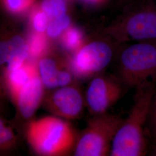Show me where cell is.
Instances as JSON below:
<instances>
[{"label":"cell","instance_id":"1","mask_svg":"<svg viewBox=\"0 0 156 156\" xmlns=\"http://www.w3.org/2000/svg\"><path fill=\"white\" fill-rule=\"evenodd\" d=\"M156 83L138 87L128 117L117 131L112 145L110 156H144L149 150L147 123L151 100Z\"/></svg>","mask_w":156,"mask_h":156},{"label":"cell","instance_id":"2","mask_svg":"<svg viewBox=\"0 0 156 156\" xmlns=\"http://www.w3.org/2000/svg\"><path fill=\"white\" fill-rule=\"evenodd\" d=\"M117 70L127 89L156 83V42H136L123 48Z\"/></svg>","mask_w":156,"mask_h":156},{"label":"cell","instance_id":"3","mask_svg":"<svg viewBox=\"0 0 156 156\" xmlns=\"http://www.w3.org/2000/svg\"><path fill=\"white\" fill-rule=\"evenodd\" d=\"M120 20L106 29L117 42H156V0H133Z\"/></svg>","mask_w":156,"mask_h":156},{"label":"cell","instance_id":"4","mask_svg":"<svg viewBox=\"0 0 156 156\" xmlns=\"http://www.w3.org/2000/svg\"><path fill=\"white\" fill-rule=\"evenodd\" d=\"M27 136L33 149L41 156H62L76 144L70 124L55 116L42 117L31 122Z\"/></svg>","mask_w":156,"mask_h":156},{"label":"cell","instance_id":"5","mask_svg":"<svg viewBox=\"0 0 156 156\" xmlns=\"http://www.w3.org/2000/svg\"><path fill=\"white\" fill-rule=\"evenodd\" d=\"M124 119L108 112L94 115L79 138L74 155L104 156L110 154L113 139Z\"/></svg>","mask_w":156,"mask_h":156},{"label":"cell","instance_id":"6","mask_svg":"<svg viewBox=\"0 0 156 156\" xmlns=\"http://www.w3.org/2000/svg\"><path fill=\"white\" fill-rule=\"evenodd\" d=\"M100 73L92 79L86 94V104L93 115L106 113L128 89L118 77Z\"/></svg>","mask_w":156,"mask_h":156},{"label":"cell","instance_id":"7","mask_svg":"<svg viewBox=\"0 0 156 156\" xmlns=\"http://www.w3.org/2000/svg\"><path fill=\"white\" fill-rule=\"evenodd\" d=\"M114 49L106 40L92 42L79 50L73 58V68L80 75L98 74L111 62Z\"/></svg>","mask_w":156,"mask_h":156},{"label":"cell","instance_id":"8","mask_svg":"<svg viewBox=\"0 0 156 156\" xmlns=\"http://www.w3.org/2000/svg\"><path fill=\"white\" fill-rule=\"evenodd\" d=\"M42 104L47 111L56 116L76 119L83 109V97L76 86L68 84L46 95Z\"/></svg>","mask_w":156,"mask_h":156},{"label":"cell","instance_id":"9","mask_svg":"<svg viewBox=\"0 0 156 156\" xmlns=\"http://www.w3.org/2000/svg\"><path fill=\"white\" fill-rule=\"evenodd\" d=\"M44 88L38 73L19 91L14 100L16 102L19 112L24 119L33 117L43 102Z\"/></svg>","mask_w":156,"mask_h":156},{"label":"cell","instance_id":"10","mask_svg":"<svg viewBox=\"0 0 156 156\" xmlns=\"http://www.w3.org/2000/svg\"><path fill=\"white\" fill-rule=\"evenodd\" d=\"M38 71L45 88L56 89L71 83L72 76L50 57H43L38 64Z\"/></svg>","mask_w":156,"mask_h":156},{"label":"cell","instance_id":"11","mask_svg":"<svg viewBox=\"0 0 156 156\" xmlns=\"http://www.w3.org/2000/svg\"><path fill=\"white\" fill-rule=\"evenodd\" d=\"M38 73L37 67L30 63H24L16 70L6 73L7 86L13 99L23 87Z\"/></svg>","mask_w":156,"mask_h":156},{"label":"cell","instance_id":"12","mask_svg":"<svg viewBox=\"0 0 156 156\" xmlns=\"http://www.w3.org/2000/svg\"><path fill=\"white\" fill-rule=\"evenodd\" d=\"M26 42L20 36H15L11 39L1 42L0 62L1 65L6 63L16 52L19 50Z\"/></svg>","mask_w":156,"mask_h":156},{"label":"cell","instance_id":"13","mask_svg":"<svg viewBox=\"0 0 156 156\" xmlns=\"http://www.w3.org/2000/svg\"><path fill=\"white\" fill-rule=\"evenodd\" d=\"M41 5L43 11L50 20L65 15L67 11L63 0H43Z\"/></svg>","mask_w":156,"mask_h":156},{"label":"cell","instance_id":"14","mask_svg":"<svg viewBox=\"0 0 156 156\" xmlns=\"http://www.w3.org/2000/svg\"><path fill=\"white\" fill-rule=\"evenodd\" d=\"M30 55L29 45L26 44L16 52L6 62V73L11 72L22 67Z\"/></svg>","mask_w":156,"mask_h":156},{"label":"cell","instance_id":"15","mask_svg":"<svg viewBox=\"0 0 156 156\" xmlns=\"http://www.w3.org/2000/svg\"><path fill=\"white\" fill-rule=\"evenodd\" d=\"M71 22L70 17L67 15L50 20L46 33L49 37L55 38L69 27Z\"/></svg>","mask_w":156,"mask_h":156},{"label":"cell","instance_id":"16","mask_svg":"<svg viewBox=\"0 0 156 156\" xmlns=\"http://www.w3.org/2000/svg\"><path fill=\"white\" fill-rule=\"evenodd\" d=\"M147 134L153 143L156 141V86L151 100L147 123Z\"/></svg>","mask_w":156,"mask_h":156},{"label":"cell","instance_id":"17","mask_svg":"<svg viewBox=\"0 0 156 156\" xmlns=\"http://www.w3.org/2000/svg\"><path fill=\"white\" fill-rule=\"evenodd\" d=\"M16 138L12 128L6 125L3 120L0 122V147L1 150H7L15 145Z\"/></svg>","mask_w":156,"mask_h":156},{"label":"cell","instance_id":"18","mask_svg":"<svg viewBox=\"0 0 156 156\" xmlns=\"http://www.w3.org/2000/svg\"><path fill=\"white\" fill-rule=\"evenodd\" d=\"M81 32L76 28L68 29L63 38L64 44L68 49L73 50L78 48L82 42Z\"/></svg>","mask_w":156,"mask_h":156},{"label":"cell","instance_id":"19","mask_svg":"<svg viewBox=\"0 0 156 156\" xmlns=\"http://www.w3.org/2000/svg\"><path fill=\"white\" fill-rule=\"evenodd\" d=\"M45 41L41 34L34 35L29 44L30 55L32 57H38L45 49Z\"/></svg>","mask_w":156,"mask_h":156},{"label":"cell","instance_id":"20","mask_svg":"<svg viewBox=\"0 0 156 156\" xmlns=\"http://www.w3.org/2000/svg\"><path fill=\"white\" fill-rule=\"evenodd\" d=\"M49 19L44 11L36 13L33 18V26L35 30L39 33L46 31L49 23Z\"/></svg>","mask_w":156,"mask_h":156},{"label":"cell","instance_id":"21","mask_svg":"<svg viewBox=\"0 0 156 156\" xmlns=\"http://www.w3.org/2000/svg\"><path fill=\"white\" fill-rule=\"evenodd\" d=\"M31 0H4L8 9L13 12L24 10L29 5Z\"/></svg>","mask_w":156,"mask_h":156},{"label":"cell","instance_id":"22","mask_svg":"<svg viewBox=\"0 0 156 156\" xmlns=\"http://www.w3.org/2000/svg\"><path fill=\"white\" fill-rule=\"evenodd\" d=\"M87 1H90V2H100V1H104V0H86Z\"/></svg>","mask_w":156,"mask_h":156},{"label":"cell","instance_id":"23","mask_svg":"<svg viewBox=\"0 0 156 156\" xmlns=\"http://www.w3.org/2000/svg\"><path fill=\"white\" fill-rule=\"evenodd\" d=\"M153 150L154 151V153L156 152V141L153 143Z\"/></svg>","mask_w":156,"mask_h":156},{"label":"cell","instance_id":"24","mask_svg":"<svg viewBox=\"0 0 156 156\" xmlns=\"http://www.w3.org/2000/svg\"><path fill=\"white\" fill-rule=\"evenodd\" d=\"M133 0H120L121 2H129Z\"/></svg>","mask_w":156,"mask_h":156},{"label":"cell","instance_id":"25","mask_svg":"<svg viewBox=\"0 0 156 156\" xmlns=\"http://www.w3.org/2000/svg\"></svg>","mask_w":156,"mask_h":156}]
</instances>
